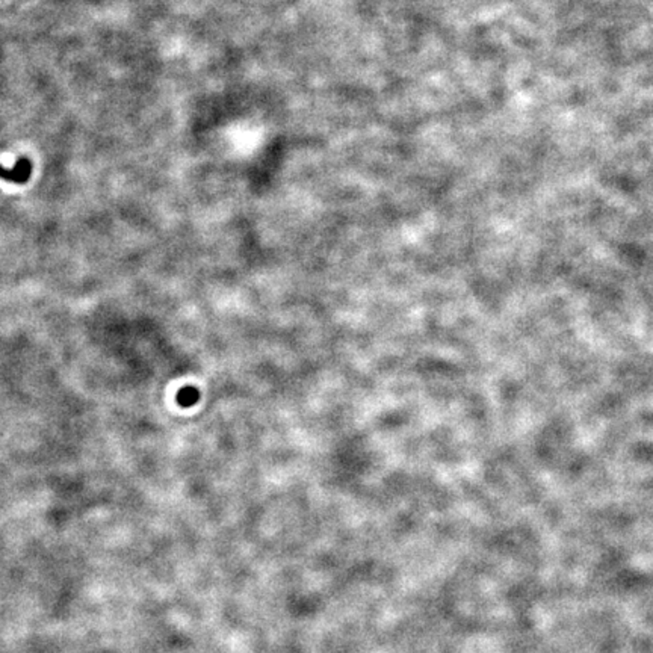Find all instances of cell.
I'll return each mask as SVG.
<instances>
[{"instance_id": "obj_1", "label": "cell", "mask_w": 653, "mask_h": 653, "mask_svg": "<svg viewBox=\"0 0 653 653\" xmlns=\"http://www.w3.org/2000/svg\"><path fill=\"white\" fill-rule=\"evenodd\" d=\"M31 174H32V163L26 158L18 159L13 168H3L2 165H0V177L11 181V183L23 185L27 180H29Z\"/></svg>"}, {"instance_id": "obj_2", "label": "cell", "mask_w": 653, "mask_h": 653, "mask_svg": "<svg viewBox=\"0 0 653 653\" xmlns=\"http://www.w3.org/2000/svg\"><path fill=\"white\" fill-rule=\"evenodd\" d=\"M198 399H200V392L194 386H186L183 389H180L177 392V404L183 408L195 405L198 403Z\"/></svg>"}]
</instances>
